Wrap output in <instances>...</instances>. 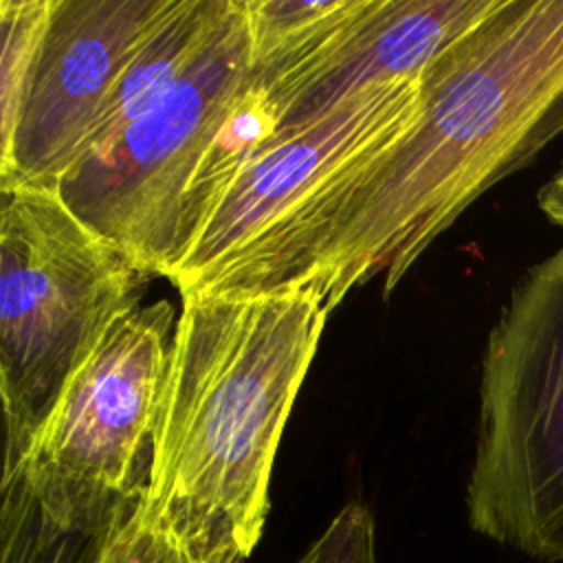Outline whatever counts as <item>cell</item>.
<instances>
[{
    "mask_svg": "<svg viewBox=\"0 0 563 563\" xmlns=\"http://www.w3.org/2000/svg\"><path fill=\"white\" fill-rule=\"evenodd\" d=\"M537 205L541 213L559 229H563V165L545 180L537 194Z\"/></svg>",
    "mask_w": 563,
    "mask_h": 563,
    "instance_id": "obj_16",
    "label": "cell"
},
{
    "mask_svg": "<svg viewBox=\"0 0 563 563\" xmlns=\"http://www.w3.org/2000/svg\"><path fill=\"white\" fill-rule=\"evenodd\" d=\"M466 519L563 563V246L521 275L488 334Z\"/></svg>",
    "mask_w": 563,
    "mask_h": 563,
    "instance_id": "obj_4",
    "label": "cell"
},
{
    "mask_svg": "<svg viewBox=\"0 0 563 563\" xmlns=\"http://www.w3.org/2000/svg\"><path fill=\"white\" fill-rule=\"evenodd\" d=\"M172 0H53L31 88L7 145L0 189H55L81 158L123 66Z\"/></svg>",
    "mask_w": 563,
    "mask_h": 563,
    "instance_id": "obj_8",
    "label": "cell"
},
{
    "mask_svg": "<svg viewBox=\"0 0 563 563\" xmlns=\"http://www.w3.org/2000/svg\"><path fill=\"white\" fill-rule=\"evenodd\" d=\"M176 319L169 301L119 317L66 383L22 462L2 475L22 482L62 528L103 534L145 497Z\"/></svg>",
    "mask_w": 563,
    "mask_h": 563,
    "instance_id": "obj_5",
    "label": "cell"
},
{
    "mask_svg": "<svg viewBox=\"0 0 563 563\" xmlns=\"http://www.w3.org/2000/svg\"><path fill=\"white\" fill-rule=\"evenodd\" d=\"M92 563H185L167 532L154 523L143 499L123 512L101 537Z\"/></svg>",
    "mask_w": 563,
    "mask_h": 563,
    "instance_id": "obj_15",
    "label": "cell"
},
{
    "mask_svg": "<svg viewBox=\"0 0 563 563\" xmlns=\"http://www.w3.org/2000/svg\"><path fill=\"white\" fill-rule=\"evenodd\" d=\"M563 134V0H501L420 77L383 152L251 244L202 295L308 290L332 310L383 275L387 297L482 194Z\"/></svg>",
    "mask_w": 563,
    "mask_h": 563,
    "instance_id": "obj_1",
    "label": "cell"
},
{
    "mask_svg": "<svg viewBox=\"0 0 563 563\" xmlns=\"http://www.w3.org/2000/svg\"><path fill=\"white\" fill-rule=\"evenodd\" d=\"M0 391L4 464L26 455L70 376L150 277L55 189H0Z\"/></svg>",
    "mask_w": 563,
    "mask_h": 563,
    "instance_id": "obj_3",
    "label": "cell"
},
{
    "mask_svg": "<svg viewBox=\"0 0 563 563\" xmlns=\"http://www.w3.org/2000/svg\"><path fill=\"white\" fill-rule=\"evenodd\" d=\"M53 0H0V147L20 121L33 70L48 31Z\"/></svg>",
    "mask_w": 563,
    "mask_h": 563,
    "instance_id": "obj_13",
    "label": "cell"
},
{
    "mask_svg": "<svg viewBox=\"0 0 563 563\" xmlns=\"http://www.w3.org/2000/svg\"><path fill=\"white\" fill-rule=\"evenodd\" d=\"M249 68L244 0H233L194 64L106 147L79 158L55 191L141 268L169 277L185 191L246 90Z\"/></svg>",
    "mask_w": 563,
    "mask_h": 563,
    "instance_id": "obj_6",
    "label": "cell"
},
{
    "mask_svg": "<svg viewBox=\"0 0 563 563\" xmlns=\"http://www.w3.org/2000/svg\"><path fill=\"white\" fill-rule=\"evenodd\" d=\"M295 563H378L372 510L347 501Z\"/></svg>",
    "mask_w": 563,
    "mask_h": 563,
    "instance_id": "obj_14",
    "label": "cell"
},
{
    "mask_svg": "<svg viewBox=\"0 0 563 563\" xmlns=\"http://www.w3.org/2000/svg\"><path fill=\"white\" fill-rule=\"evenodd\" d=\"M499 4L501 0H365L328 48L264 92L277 130L317 119L369 88L420 77Z\"/></svg>",
    "mask_w": 563,
    "mask_h": 563,
    "instance_id": "obj_9",
    "label": "cell"
},
{
    "mask_svg": "<svg viewBox=\"0 0 563 563\" xmlns=\"http://www.w3.org/2000/svg\"><path fill=\"white\" fill-rule=\"evenodd\" d=\"M365 0H244L251 86L268 92L306 68Z\"/></svg>",
    "mask_w": 563,
    "mask_h": 563,
    "instance_id": "obj_11",
    "label": "cell"
},
{
    "mask_svg": "<svg viewBox=\"0 0 563 563\" xmlns=\"http://www.w3.org/2000/svg\"><path fill=\"white\" fill-rule=\"evenodd\" d=\"M233 0H172L114 81L81 154H92L141 117L207 48Z\"/></svg>",
    "mask_w": 563,
    "mask_h": 563,
    "instance_id": "obj_10",
    "label": "cell"
},
{
    "mask_svg": "<svg viewBox=\"0 0 563 563\" xmlns=\"http://www.w3.org/2000/svg\"><path fill=\"white\" fill-rule=\"evenodd\" d=\"M0 563H92L106 534H84L48 519L22 482H0Z\"/></svg>",
    "mask_w": 563,
    "mask_h": 563,
    "instance_id": "obj_12",
    "label": "cell"
},
{
    "mask_svg": "<svg viewBox=\"0 0 563 563\" xmlns=\"http://www.w3.org/2000/svg\"><path fill=\"white\" fill-rule=\"evenodd\" d=\"M420 77L369 88L317 119L277 130L167 277L180 297L202 292L262 235L391 145L418 112Z\"/></svg>",
    "mask_w": 563,
    "mask_h": 563,
    "instance_id": "obj_7",
    "label": "cell"
},
{
    "mask_svg": "<svg viewBox=\"0 0 563 563\" xmlns=\"http://www.w3.org/2000/svg\"><path fill=\"white\" fill-rule=\"evenodd\" d=\"M180 299L143 508L185 563H244L328 310L299 288Z\"/></svg>",
    "mask_w": 563,
    "mask_h": 563,
    "instance_id": "obj_2",
    "label": "cell"
}]
</instances>
